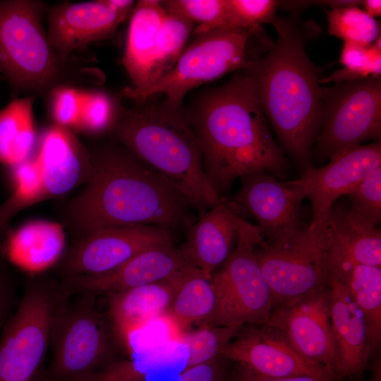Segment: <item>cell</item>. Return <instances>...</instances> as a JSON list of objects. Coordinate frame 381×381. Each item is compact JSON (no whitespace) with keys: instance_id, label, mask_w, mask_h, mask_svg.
<instances>
[{"instance_id":"12","label":"cell","mask_w":381,"mask_h":381,"mask_svg":"<svg viewBox=\"0 0 381 381\" xmlns=\"http://www.w3.org/2000/svg\"><path fill=\"white\" fill-rule=\"evenodd\" d=\"M220 356L266 377H312L336 381L330 371L303 357L282 332L267 322L242 326L222 349Z\"/></svg>"},{"instance_id":"14","label":"cell","mask_w":381,"mask_h":381,"mask_svg":"<svg viewBox=\"0 0 381 381\" xmlns=\"http://www.w3.org/2000/svg\"><path fill=\"white\" fill-rule=\"evenodd\" d=\"M329 286L274 307L269 325L284 333L305 358L336 377L337 359L329 317Z\"/></svg>"},{"instance_id":"36","label":"cell","mask_w":381,"mask_h":381,"mask_svg":"<svg viewBox=\"0 0 381 381\" xmlns=\"http://www.w3.org/2000/svg\"><path fill=\"white\" fill-rule=\"evenodd\" d=\"M167 13L175 14L193 25L197 35L218 29L225 11L224 0H169L162 1Z\"/></svg>"},{"instance_id":"25","label":"cell","mask_w":381,"mask_h":381,"mask_svg":"<svg viewBox=\"0 0 381 381\" xmlns=\"http://www.w3.org/2000/svg\"><path fill=\"white\" fill-rule=\"evenodd\" d=\"M65 244L62 224L37 220L23 224L8 236L6 253L12 263L36 273L56 263L64 253Z\"/></svg>"},{"instance_id":"6","label":"cell","mask_w":381,"mask_h":381,"mask_svg":"<svg viewBox=\"0 0 381 381\" xmlns=\"http://www.w3.org/2000/svg\"><path fill=\"white\" fill-rule=\"evenodd\" d=\"M236 241V248L212 276L214 307L202 325H259L266 322L272 313V292L255 254V248L265 241L260 229L243 219Z\"/></svg>"},{"instance_id":"26","label":"cell","mask_w":381,"mask_h":381,"mask_svg":"<svg viewBox=\"0 0 381 381\" xmlns=\"http://www.w3.org/2000/svg\"><path fill=\"white\" fill-rule=\"evenodd\" d=\"M328 268L329 276L347 289L361 310L373 353L381 339V267L340 263Z\"/></svg>"},{"instance_id":"40","label":"cell","mask_w":381,"mask_h":381,"mask_svg":"<svg viewBox=\"0 0 381 381\" xmlns=\"http://www.w3.org/2000/svg\"><path fill=\"white\" fill-rule=\"evenodd\" d=\"M232 381H327L312 377H297L291 378H270L255 374L238 366Z\"/></svg>"},{"instance_id":"1","label":"cell","mask_w":381,"mask_h":381,"mask_svg":"<svg viewBox=\"0 0 381 381\" xmlns=\"http://www.w3.org/2000/svg\"><path fill=\"white\" fill-rule=\"evenodd\" d=\"M90 152L85 185L62 208L64 227L78 238L117 226L180 224L189 205L181 193L119 143Z\"/></svg>"},{"instance_id":"15","label":"cell","mask_w":381,"mask_h":381,"mask_svg":"<svg viewBox=\"0 0 381 381\" xmlns=\"http://www.w3.org/2000/svg\"><path fill=\"white\" fill-rule=\"evenodd\" d=\"M327 164L308 166L296 182L312 205L314 226H321L335 200L349 195L368 174L381 167L380 140L359 145L332 156Z\"/></svg>"},{"instance_id":"43","label":"cell","mask_w":381,"mask_h":381,"mask_svg":"<svg viewBox=\"0 0 381 381\" xmlns=\"http://www.w3.org/2000/svg\"><path fill=\"white\" fill-rule=\"evenodd\" d=\"M362 6L364 11L371 17L376 18L381 15V1L380 0H365L363 1Z\"/></svg>"},{"instance_id":"35","label":"cell","mask_w":381,"mask_h":381,"mask_svg":"<svg viewBox=\"0 0 381 381\" xmlns=\"http://www.w3.org/2000/svg\"><path fill=\"white\" fill-rule=\"evenodd\" d=\"M225 11L219 28H258L272 24L276 17L279 1L224 0Z\"/></svg>"},{"instance_id":"4","label":"cell","mask_w":381,"mask_h":381,"mask_svg":"<svg viewBox=\"0 0 381 381\" xmlns=\"http://www.w3.org/2000/svg\"><path fill=\"white\" fill-rule=\"evenodd\" d=\"M109 133L178 190L200 216L223 199L206 176L197 138L182 104L165 97L159 102L147 97L128 108L120 103Z\"/></svg>"},{"instance_id":"39","label":"cell","mask_w":381,"mask_h":381,"mask_svg":"<svg viewBox=\"0 0 381 381\" xmlns=\"http://www.w3.org/2000/svg\"><path fill=\"white\" fill-rule=\"evenodd\" d=\"M224 359L219 357L210 362L184 368L180 381H225Z\"/></svg>"},{"instance_id":"34","label":"cell","mask_w":381,"mask_h":381,"mask_svg":"<svg viewBox=\"0 0 381 381\" xmlns=\"http://www.w3.org/2000/svg\"><path fill=\"white\" fill-rule=\"evenodd\" d=\"M120 102L99 90L84 91L78 129L92 135L110 133L118 116Z\"/></svg>"},{"instance_id":"41","label":"cell","mask_w":381,"mask_h":381,"mask_svg":"<svg viewBox=\"0 0 381 381\" xmlns=\"http://www.w3.org/2000/svg\"><path fill=\"white\" fill-rule=\"evenodd\" d=\"M104 2L122 23L131 17L136 4L132 0H104Z\"/></svg>"},{"instance_id":"8","label":"cell","mask_w":381,"mask_h":381,"mask_svg":"<svg viewBox=\"0 0 381 381\" xmlns=\"http://www.w3.org/2000/svg\"><path fill=\"white\" fill-rule=\"evenodd\" d=\"M273 308L329 286L328 245L322 226L310 224L286 238L255 248Z\"/></svg>"},{"instance_id":"10","label":"cell","mask_w":381,"mask_h":381,"mask_svg":"<svg viewBox=\"0 0 381 381\" xmlns=\"http://www.w3.org/2000/svg\"><path fill=\"white\" fill-rule=\"evenodd\" d=\"M318 147L335 154L381 135V78L368 77L322 87Z\"/></svg>"},{"instance_id":"2","label":"cell","mask_w":381,"mask_h":381,"mask_svg":"<svg viewBox=\"0 0 381 381\" xmlns=\"http://www.w3.org/2000/svg\"><path fill=\"white\" fill-rule=\"evenodd\" d=\"M185 112L206 176L219 196L238 177L282 174L284 158L271 134L253 80L245 71L203 92Z\"/></svg>"},{"instance_id":"9","label":"cell","mask_w":381,"mask_h":381,"mask_svg":"<svg viewBox=\"0 0 381 381\" xmlns=\"http://www.w3.org/2000/svg\"><path fill=\"white\" fill-rule=\"evenodd\" d=\"M260 29L218 28L198 35L165 77L130 99L140 102L162 94L171 102L181 105L193 88L248 68L253 60L247 56L248 42Z\"/></svg>"},{"instance_id":"5","label":"cell","mask_w":381,"mask_h":381,"mask_svg":"<svg viewBox=\"0 0 381 381\" xmlns=\"http://www.w3.org/2000/svg\"><path fill=\"white\" fill-rule=\"evenodd\" d=\"M43 10L38 1H0V71L18 91L43 92L61 73L62 61L42 25Z\"/></svg>"},{"instance_id":"22","label":"cell","mask_w":381,"mask_h":381,"mask_svg":"<svg viewBox=\"0 0 381 381\" xmlns=\"http://www.w3.org/2000/svg\"><path fill=\"white\" fill-rule=\"evenodd\" d=\"M38 162L46 198L63 195L84 179L90 169V152L71 129L55 125L44 134Z\"/></svg>"},{"instance_id":"13","label":"cell","mask_w":381,"mask_h":381,"mask_svg":"<svg viewBox=\"0 0 381 381\" xmlns=\"http://www.w3.org/2000/svg\"><path fill=\"white\" fill-rule=\"evenodd\" d=\"M173 241L169 230L154 225L111 226L78 238L64 267L68 277L109 272L150 247Z\"/></svg>"},{"instance_id":"19","label":"cell","mask_w":381,"mask_h":381,"mask_svg":"<svg viewBox=\"0 0 381 381\" xmlns=\"http://www.w3.org/2000/svg\"><path fill=\"white\" fill-rule=\"evenodd\" d=\"M193 267L162 281L109 294L108 319L117 344L124 351L133 333L165 314Z\"/></svg>"},{"instance_id":"16","label":"cell","mask_w":381,"mask_h":381,"mask_svg":"<svg viewBox=\"0 0 381 381\" xmlns=\"http://www.w3.org/2000/svg\"><path fill=\"white\" fill-rule=\"evenodd\" d=\"M233 200L253 214L266 243L282 241L301 228L303 190L296 180L282 182L267 172L242 176Z\"/></svg>"},{"instance_id":"11","label":"cell","mask_w":381,"mask_h":381,"mask_svg":"<svg viewBox=\"0 0 381 381\" xmlns=\"http://www.w3.org/2000/svg\"><path fill=\"white\" fill-rule=\"evenodd\" d=\"M42 284L28 288L0 341V381H35L48 348L58 305Z\"/></svg>"},{"instance_id":"24","label":"cell","mask_w":381,"mask_h":381,"mask_svg":"<svg viewBox=\"0 0 381 381\" xmlns=\"http://www.w3.org/2000/svg\"><path fill=\"white\" fill-rule=\"evenodd\" d=\"M167 11L162 1H137L130 17L122 64L133 87L124 90L131 97L148 87L153 68L156 40Z\"/></svg>"},{"instance_id":"29","label":"cell","mask_w":381,"mask_h":381,"mask_svg":"<svg viewBox=\"0 0 381 381\" xmlns=\"http://www.w3.org/2000/svg\"><path fill=\"white\" fill-rule=\"evenodd\" d=\"M11 169V193L0 205V236L6 231L9 222L17 212L47 198L36 157Z\"/></svg>"},{"instance_id":"28","label":"cell","mask_w":381,"mask_h":381,"mask_svg":"<svg viewBox=\"0 0 381 381\" xmlns=\"http://www.w3.org/2000/svg\"><path fill=\"white\" fill-rule=\"evenodd\" d=\"M33 97L12 100L0 111V162L13 167L30 158L35 144Z\"/></svg>"},{"instance_id":"37","label":"cell","mask_w":381,"mask_h":381,"mask_svg":"<svg viewBox=\"0 0 381 381\" xmlns=\"http://www.w3.org/2000/svg\"><path fill=\"white\" fill-rule=\"evenodd\" d=\"M356 214L377 225L381 216V167L368 174L348 195Z\"/></svg>"},{"instance_id":"38","label":"cell","mask_w":381,"mask_h":381,"mask_svg":"<svg viewBox=\"0 0 381 381\" xmlns=\"http://www.w3.org/2000/svg\"><path fill=\"white\" fill-rule=\"evenodd\" d=\"M84 91L68 86H58L52 91L51 110L56 125L78 128Z\"/></svg>"},{"instance_id":"18","label":"cell","mask_w":381,"mask_h":381,"mask_svg":"<svg viewBox=\"0 0 381 381\" xmlns=\"http://www.w3.org/2000/svg\"><path fill=\"white\" fill-rule=\"evenodd\" d=\"M121 23L104 0L64 2L50 9L47 34L63 61L73 52L110 37Z\"/></svg>"},{"instance_id":"42","label":"cell","mask_w":381,"mask_h":381,"mask_svg":"<svg viewBox=\"0 0 381 381\" xmlns=\"http://www.w3.org/2000/svg\"><path fill=\"white\" fill-rule=\"evenodd\" d=\"M8 291L6 277L2 270H0V322L2 321L7 309Z\"/></svg>"},{"instance_id":"33","label":"cell","mask_w":381,"mask_h":381,"mask_svg":"<svg viewBox=\"0 0 381 381\" xmlns=\"http://www.w3.org/2000/svg\"><path fill=\"white\" fill-rule=\"evenodd\" d=\"M339 62L344 66L330 75L320 79V83L336 84L368 77H380L381 73V37L371 45L362 47L344 42Z\"/></svg>"},{"instance_id":"3","label":"cell","mask_w":381,"mask_h":381,"mask_svg":"<svg viewBox=\"0 0 381 381\" xmlns=\"http://www.w3.org/2000/svg\"><path fill=\"white\" fill-rule=\"evenodd\" d=\"M277 42L245 71L253 80L260 107L289 153L305 163L317 138L322 87L305 44L320 33L313 21L276 18Z\"/></svg>"},{"instance_id":"23","label":"cell","mask_w":381,"mask_h":381,"mask_svg":"<svg viewBox=\"0 0 381 381\" xmlns=\"http://www.w3.org/2000/svg\"><path fill=\"white\" fill-rule=\"evenodd\" d=\"M328 245V266L354 263L381 267V233L351 208L332 205L321 225Z\"/></svg>"},{"instance_id":"17","label":"cell","mask_w":381,"mask_h":381,"mask_svg":"<svg viewBox=\"0 0 381 381\" xmlns=\"http://www.w3.org/2000/svg\"><path fill=\"white\" fill-rule=\"evenodd\" d=\"M190 265L181 248L171 241L147 248L109 272L68 277L66 291L111 294L170 278Z\"/></svg>"},{"instance_id":"32","label":"cell","mask_w":381,"mask_h":381,"mask_svg":"<svg viewBox=\"0 0 381 381\" xmlns=\"http://www.w3.org/2000/svg\"><path fill=\"white\" fill-rule=\"evenodd\" d=\"M328 32L362 47L373 44L380 36V27L375 18L358 6L333 8L327 13Z\"/></svg>"},{"instance_id":"21","label":"cell","mask_w":381,"mask_h":381,"mask_svg":"<svg viewBox=\"0 0 381 381\" xmlns=\"http://www.w3.org/2000/svg\"><path fill=\"white\" fill-rule=\"evenodd\" d=\"M241 208L223 198L200 216L181 248L188 263L212 278L231 253L241 221Z\"/></svg>"},{"instance_id":"7","label":"cell","mask_w":381,"mask_h":381,"mask_svg":"<svg viewBox=\"0 0 381 381\" xmlns=\"http://www.w3.org/2000/svg\"><path fill=\"white\" fill-rule=\"evenodd\" d=\"M71 307L57 306L51 331L49 367L35 381H80L116 360L109 322L84 294ZM117 343V342H116Z\"/></svg>"},{"instance_id":"27","label":"cell","mask_w":381,"mask_h":381,"mask_svg":"<svg viewBox=\"0 0 381 381\" xmlns=\"http://www.w3.org/2000/svg\"><path fill=\"white\" fill-rule=\"evenodd\" d=\"M215 295L211 278L193 267L162 317L169 323L177 337L190 329L195 323H205L214 310Z\"/></svg>"},{"instance_id":"20","label":"cell","mask_w":381,"mask_h":381,"mask_svg":"<svg viewBox=\"0 0 381 381\" xmlns=\"http://www.w3.org/2000/svg\"><path fill=\"white\" fill-rule=\"evenodd\" d=\"M329 317L335 347L336 381L360 375L372 355L363 315L347 289L330 277Z\"/></svg>"},{"instance_id":"30","label":"cell","mask_w":381,"mask_h":381,"mask_svg":"<svg viewBox=\"0 0 381 381\" xmlns=\"http://www.w3.org/2000/svg\"><path fill=\"white\" fill-rule=\"evenodd\" d=\"M193 25L183 18L167 12L157 35L155 60L148 87L162 79L173 69L186 47Z\"/></svg>"},{"instance_id":"31","label":"cell","mask_w":381,"mask_h":381,"mask_svg":"<svg viewBox=\"0 0 381 381\" xmlns=\"http://www.w3.org/2000/svg\"><path fill=\"white\" fill-rule=\"evenodd\" d=\"M241 327L201 325L197 329H188L181 333L175 343L183 344L188 349L185 368L221 357L222 349L235 337Z\"/></svg>"}]
</instances>
